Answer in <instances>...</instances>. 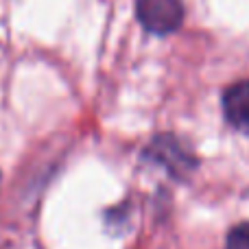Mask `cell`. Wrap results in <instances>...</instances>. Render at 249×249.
Listing matches in <instances>:
<instances>
[{
    "label": "cell",
    "instance_id": "3957f363",
    "mask_svg": "<svg viewBox=\"0 0 249 249\" xmlns=\"http://www.w3.org/2000/svg\"><path fill=\"white\" fill-rule=\"evenodd\" d=\"M223 114L236 131L249 136V81H238L223 92Z\"/></svg>",
    "mask_w": 249,
    "mask_h": 249
},
{
    "label": "cell",
    "instance_id": "7a4b0ae2",
    "mask_svg": "<svg viewBox=\"0 0 249 249\" xmlns=\"http://www.w3.org/2000/svg\"><path fill=\"white\" fill-rule=\"evenodd\" d=\"M144 155L149 160H153V162L162 164L175 177H186L197 166V160H195L193 151L186 149L184 142L177 140L171 133H164V136L155 138L149 144V149L144 151Z\"/></svg>",
    "mask_w": 249,
    "mask_h": 249
},
{
    "label": "cell",
    "instance_id": "277c9868",
    "mask_svg": "<svg viewBox=\"0 0 249 249\" xmlns=\"http://www.w3.org/2000/svg\"><path fill=\"white\" fill-rule=\"evenodd\" d=\"M225 249H249V223H238L230 230Z\"/></svg>",
    "mask_w": 249,
    "mask_h": 249
},
{
    "label": "cell",
    "instance_id": "6da1fadb",
    "mask_svg": "<svg viewBox=\"0 0 249 249\" xmlns=\"http://www.w3.org/2000/svg\"><path fill=\"white\" fill-rule=\"evenodd\" d=\"M136 16L149 33L168 35L184 22V4L181 0H136Z\"/></svg>",
    "mask_w": 249,
    "mask_h": 249
}]
</instances>
